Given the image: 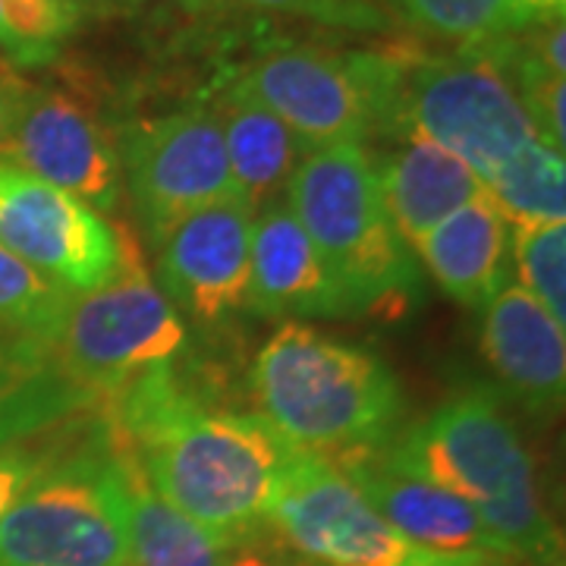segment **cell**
Here are the masks:
<instances>
[{
	"label": "cell",
	"instance_id": "27",
	"mask_svg": "<svg viewBox=\"0 0 566 566\" xmlns=\"http://www.w3.org/2000/svg\"><path fill=\"white\" fill-rule=\"evenodd\" d=\"M268 10H283L308 20L331 22V25H349V29H375L381 25V13L363 0H245Z\"/></svg>",
	"mask_w": 566,
	"mask_h": 566
},
{
	"label": "cell",
	"instance_id": "20",
	"mask_svg": "<svg viewBox=\"0 0 566 566\" xmlns=\"http://www.w3.org/2000/svg\"><path fill=\"white\" fill-rule=\"evenodd\" d=\"M107 447L120 469L129 566H230L237 545L167 504L126 447L114 444L111 438Z\"/></svg>",
	"mask_w": 566,
	"mask_h": 566
},
{
	"label": "cell",
	"instance_id": "23",
	"mask_svg": "<svg viewBox=\"0 0 566 566\" xmlns=\"http://www.w3.org/2000/svg\"><path fill=\"white\" fill-rule=\"evenodd\" d=\"M48 349L0 337V447L35 424L57 419L82 400V387L54 381L39 368Z\"/></svg>",
	"mask_w": 566,
	"mask_h": 566
},
{
	"label": "cell",
	"instance_id": "13",
	"mask_svg": "<svg viewBox=\"0 0 566 566\" xmlns=\"http://www.w3.org/2000/svg\"><path fill=\"white\" fill-rule=\"evenodd\" d=\"M255 211L240 199L205 205L164 237L161 293L196 322H223L249 308V243Z\"/></svg>",
	"mask_w": 566,
	"mask_h": 566
},
{
	"label": "cell",
	"instance_id": "31",
	"mask_svg": "<svg viewBox=\"0 0 566 566\" xmlns=\"http://www.w3.org/2000/svg\"><path fill=\"white\" fill-rule=\"evenodd\" d=\"M230 566H283L277 560H271V557H262V554H252V551H245L240 557H233Z\"/></svg>",
	"mask_w": 566,
	"mask_h": 566
},
{
	"label": "cell",
	"instance_id": "5",
	"mask_svg": "<svg viewBox=\"0 0 566 566\" xmlns=\"http://www.w3.org/2000/svg\"><path fill=\"white\" fill-rule=\"evenodd\" d=\"M375 133L431 142L485 186L528 142L542 139L510 80L472 48L444 57L381 54Z\"/></svg>",
	"mask_w": 566,
	"mask_h": 566
},
{
	"label": "cell",
	"instance_id": "19",
	"mask_svg": "<svg viewBox=\"0 0 566 566\" xmlns=\"http://www.w3.org/2000/svg\"><path fill=\"white\" fill-rule=\"evenodd\" d=\"M221 123L223 148L237 199L252 211L281 202L305 148L268 107L252 102L237 85L227 82L221 98L208 104Z\"/></svg>",
	"mask_w": 566,
	"mask_h": 566
},
{
	"label": "cell",
	"instance_id": "7",
	"mask_svg": "<svg viewBox=\"0 0 566 566\" xmlns=\"http://www.w3.org/2000/svg\"><path fill=\"white\" fill-rule=\"evenodd\" d=\"M0 566H129L120 469L102 450L44 469L0 520Z\"/></svg>",
	"mask_w": 566,
	"mask_h": 566
},
{
	"label": "cell",
	"instance_id": "24",
	"mask_svg": "<svg viewBox=\"0 0 566 566\" xmlns=\"http://www.w3.org/2000/svg\"><path fill=\"white\" fill-rule=\"evenodd\" d=\"M70 300L57 283L0 249V337L54 349Z\"/></svg>",
	"mask_w": 566,
	"mask_h": 566
},
{
	"label": "cell",
	"instance_id": "11",
	"mask_svg": "<svg viewBox=\"0 0 566 566\" xmlns=\"http://www.w3.org/2000/svg\"><path fill=\"white\" fill-rule=\"evenodd\" d=\"M0 249L70 296L98 290L117 271V230L70 192L0 161Z\"/></svg>",
	"mask_w": 566,
	"mask_h": 566
},
{
	"label": "cell",
	"instance_id": "32",
	"mask_svg": "<svg viewBox=\"0 0 566 566\" xmlns=\"http://www.w3.org/2000/svg\"><path fill=\"white\" fill-rule=\"evenodd\" d=\"M504 566H538V564H504Z\"/></svg>",
	"mask_w": 566,
	"mask_h": 566
},
{
	"label": "cell",
	"instance_id": "22",
	"mask_svg": "<svg viewBox=\"0 0 566 566\" xmlns=\"http://www.w3.org/2000/svg\"><path fill=\"white\" fill-rule=\"evenodd\" d=\"M485 192L510 227L566 221L564 151L545 139L528 142L488 180Z\"/></svg>",
	"mask_w": 566,
	"mask_h": 566
},
{
	"label": "cell",
	"instance_id": "6",
	"mask_svg": "<svg viewBox=\"0 0 566 566\" xmlns=\"http://www.w3.org/2000/svg\"><path fill=\"white\" fill-rule=\"evenodd\" d=\"M117 271L98 290L70 300L54 344L63 375L82 390H120L170 368L186 346V324L151 281L136 237L117 233Z\"/></svg>",
	"mask_w": 566,
	"mask_h": 566
},
{
	"label": "cell",
	"instance_id": "9",
	"mask_svg": "<svg viewBox=\"0 0 566 566\" xmlns=\"http://www.w3.org/2000/svg\"><path fill=\"white\" fill-rule=\"evenodd\" d=\"M230 85L268 107L305 151L344 142L365 145L378 126L381 54H334L308 44L274 48Z\"/></svg>",
	"mask_w": 566,
	"mask_h": 566
},
{
	"label": "cell",
	"instance_id": "29",
	"mask_svg": "<svg viewBox=\"0 0 566 566\" xmlns=\"http://www.w3.org/2000/svg\"><path fill=\"white\" fill-rule=\"evenodd\" d=\"M25 88H29V82L22 80L20 73L13 70V63L0 54V161L7 158V148H10V129H13L17 107H20Z\"/></svg>",
	"mask_w": 566,
	"mask_h": 566
},
{
	"label": "cell",
	"instance_id": "18",
	"mask_svg": "<svg viewBox=\"0 0 566 566\" xmlns=\"http://www.w3.org/2000/svg\"><path fill=\"white\" fill-rule=\"evenodd\" d=\"M510 233L513 227L504 221V214L482 196L428 230L409 252L419 255L431 281L450 300L482 308L504 290L513 274Z\"/></svg>",
	"mask_w": 566,
	"mask_h": 566
},
{
	"label": "cell",
	"instance_id": "14",
	"mask_svg": "<svg viewBox=\"0 0 566 566\" xmlns=\"http://www.w3.org/2000/svg\"><path fill=\"white\" fill-rule=\"evenodd\" d=\"M249 308L268 318L353 315L340 283L286 202L255 211L249 243Z\"/></svg>",
	"mask_w": 566,
	"mask_h": 566
},
{
	"label": "cell",
	"instance_id": "2",
	"mask_svg": "<svg viewBox=\"0 0 566 566\" xmlns=\"http://www.w3.org/2000/svg\"><path fill=\"white\" fill-rule=\"evenodd\" d=\"M375 453L390 469L465 501L510 564L560 560V535L542 501L532 453L494 390L453 394Z\"/></svg>",
	"mask_w": 566,
	"mask_h": 566
},
{
	"label": "cell",
	"instance_id": "8",
	"mask_svg": "<svg viewBox=\"0 0 566 566\" xmlns=\"http://www.w3.org/2000/svg\"><path fill=\"white\" fill-rule=\"evenodd\" d=\"M264 526L315 566H504L491 554H438L387 523L344 469L300 453Z\"/></svg>",
	"mask_w": 566,
	"mask_h": 566
},
{
	"label": "cell",
	"instance_id": "1",
	"mask_svg": "<svg viewBox=\"0 0 566 566\" xmlns=\"http://www.w3.org/2000/svg\"><path fill=\"white\" fill-rule=\"evenodd\" d=\"M107 438L136 457L167 504L237 547L264 528L286 472L303 453L259 412L192 400L170 368L117 390Z\"/></svg>",
	"mask_w": 566,
	"mask_h": 566
},
{
	"label": "cell",
	"instance_id": "30",
	"mask_svg": "<svg viewBox=\"0 0 566 566\" xmlns=\"http://www.w3.org/2000/svg\"><path fill=\"white\" fill-rule=\"evenodd\" d=\"M57 3L66 7L80 20V13H102V10H111V7H117L123 0H57Z\"/></svg>",
	"mask_w": 566,
	"mask_h": 566
},
{
	"label": "cell",
	"instance_id": "21",
	"mask_svg": "<svg viewBox=\"0 0 566 566\" xmlns=\"http://www.w3.org/2000/svg\"><path fill=\"white\" fill-rule=\"evenodd\" d=\"M400 20L428 39L475 48L564 17L566 0H385Z\"/></svg>",
	"mask_w": 566,
	"mask_h": 566
},
{
	"label": "cell",
	"instance_id": "12",
	"mask_svg": "<svg viewBox=\"0 0 566 566\" xmlns=\"http://www.w3.org/2000/svg\"><path fill=\"white\" fill-rule=\"evenodd\" d=\"M3 161L57 186L88 208H117L123 186L117 145L76 98L57 88H25Z\"/></svg>",
	"mask_w": 566,
	"mask_h": 566
},
{
	"label": "cell",
	"instance_id": "3",
	"mask_svg": "<svg viewBox=\"0 0 566 566\" xmlns=\"http://www.w3.org/2000/svg\"><path fill=\"white\" fill-rule=\"evenodd\" d=\"M252 397L290 444L331 463L381 450L403 416L400 385L375 353L300 322L259 349Z\"/></svg>",
	"mask_w": 566,
	"mask_h": 566
},
{
	"label": "cell",
	"instance_id": "17",
	"mask_svg": "<svg viewBox=\"0 0 566 566\" xmlns=\"http://www.w3.org/2000/svg\"><path fill=\"white\" fill-rule=\"evenodd\" d=\"M371 161L387 218L409 249L453 211L488 196L475 170L416 136H397L387 151L371 155Z\"/></svg>",
	"mask_w": 566,
	"mask_h": 566
},
{
	"label": "cell",
	"instance_id": "25",
	"mask_svg": "<svg viewBox=\"0 0 566 566\" xmlns=\"http://www.w3.org/2000/svg\"><path fill=\"white\" fill-rule=\"evenodd\" d=\"M510 259L520 283L554 322L566 324V221L513 227Z\"/></svg>",
	"mask_w": 566,
	"mask_h": 566
},
{
	"label": "cell",
	"instance_id": "28",
	"mask_svg": "<svg viewBox=\"0 0 566 566\" xmlns=\"http://www.w3.org/2000/svg\"><path fill=\"white\" fill-rule=\"evenodd\" d=\"M39 453H25V450H0V520L10 506L25 494V488L39 479L44 469H51Z\"/></svg>",
	"mask_w": 566,
	"mask_h": 566
},
{
	"label": "cell",
	"instance_id": "16",
	"mask_svg": "<svg viewBox=\"0 0 566 566\" xmlns=\"http://www.w3.org/2000/svg\"><path fill=\"white\" fill-rule=\"evenodd\" d=\"M340 469L356 482L365 501L385 516L412 545L438 554H491L501 557L475 510L444 488L403 475L378 460V453H359L340 460ZM504 560V557H501Z\"/></svg>",
	"mask_w": 566,
	"mask_h": 566
},
{
	"label": "cell",
	"instance_id": "26",
	"mask_svg": "<svg viewBox=\"0 0 566 566\" xmlns=\"http://www.w3.org/2000/svg\"><path fill=\"white\" fill-rule=\"evenodd\" d=\"M76 17L57 0H0V54L10 63H48Z\"/></svg>",
	"mask_w": 566,
	"mask_h": 566
},
{
	"label": "cell",
	"instance_id": "10",
	"mask_svg": "<svg viewBox=\"0 0 566 566\" xmlns=\"http://www.w3.org/2000/svg\"><path fill=\"white\" fill-rule=\"evenodd\" d=\"M120 170L155 243L205 205L237 199L221 123L208 104L133 126L120 142Z\"/></svg>",
	"mask_w": 566,
	"mask_h": 566
},
{
	"label": "cell",
	"instance_id": "15",
	"mask_svg": "<svg viewBox=\"0 0 566 566\" xmlns=\"http://www.w3.org/2000/svg\"><path fill=\"white\" fill-rule=\"evenodd\" d=\"M479 344L504 390L528 412L564 406L566 334L523 286L506 283L482 305Z\"/></svg>",
	"mask_w": 566,
	"mask_h": 566
},
{
	"label": "cell",
	"instance_id": "4",
	"mask_svg": "<svg viewBox=\"0 0 566 566\" xmlns=\"http://www.w3.org/2000/svg\"><path fill=\"white\" fill-rule=\"evenodd\" d=\"M286 205L340 283L353 315H403L422 290L419 262L387 218L368 145L308 148Z\"/></svg>",
	"mask_w": 566,
	"mask_h": 566
}]
</instances>
